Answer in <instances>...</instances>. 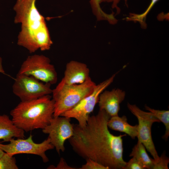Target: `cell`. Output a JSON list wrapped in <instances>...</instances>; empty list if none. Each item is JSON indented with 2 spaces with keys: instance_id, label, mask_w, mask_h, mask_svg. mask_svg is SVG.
<instances>
[{
  "instance_id": "603a6c76",
  "label": "cell",
  "mask_w": 169,
  "mask_h": 169,
  "mask_svg": "<svg viewBox=\"0 0 169 169\" xmlns=\"http://www.w3.org/2000/svg\"><path fill=\"white\" fill-rule=\"evenodd\" d=\"M56 169H74L67 165L63 158H61L60 161L56 167Z\"/></svg>"
},
{
  "instance_id": "44dd1931",
  "label": "cell",
  "mask_w": 169,
  "mask_h": 169,
  "mask_svg": "<svg viewBox=\"0 0 169 169\" xmlns=\"http://www.w3.org/2000/svg\"><path fill=\"white\" fill-rule=\"evenodd\" d=\"M86 163L80 169H108L97 162L90 159L86 160Z\"/></svg>"
},
{
  "instance_id": "9a60e30c",
  "label": "cell",
  "mask_w": 169,
  "mask_h": 169,
  "mask_svg": "<svg viewBox=\"0 0 169 169\" xmlns=\"http://www.w3.org/2000/svg\"><path fill=\"white\" fill-rule=\"evenodd\" d=\"M130 156L136 158L144 169H152L153 159L149 157L145 147L140 142L138 141L137 144L133 147Z\"/></svg>"
},
{
  "instance_id": "7c38bea8",
  "label": "cell",
  "mask_w": 169,
  "mask_h": 169,
  "mask_svg": "<svg viewBox=\"0 0 169 169\" xmlns=\"http://www.w3.org/2000/svg\"><path fill=\"white\" fill-rule=\"evenodd\" d=\"M89 77L90 70L85 64L71 61L67 64L64 76L61 80L68 84H80Z\"/></svg>"
},
{
  "instance_id": "ffe728a7",
  "label": "cell",
  "mask_w": 169,
  "mask_h": 169,
  "mask_svg": "<svg viewBox=\"0 0 169 169\" xmlns=\"http://www.w3.org/2000/svg\"><path fill=\"white\" fill-rule=\"evenodd\" d=\"M159 0H151V3L147 9L143 13L141 14H132L128 18V19L143 23V20L146 18V15L149 12L155 3Z\"/></svg>"
},
{
  "instance_id": "ac0fdd59",
  "label": "cell",
  "mask_w": 169,
  "mask_h": 169,
  "mask_svg": "<svg viewBox=\"0 0 169 169\" xmlns=\"http://www.w3.org/2000/svg\"><path fill=\"white\" fill-rule=\"evenodd\" d=\"M18 169L16 159L13 156L5 152L0 158V169Z\"/></svg>"
},
{
  "instance_id": "d4e9b609",
  "label": "cell",
  "mask_w": 169,
  "mask_h": 169,
  "mask_svg": "<svg viewBox=\"0 0 169 169\" xmlns=\"http://www.w3.org/2000/svg\"><path fill=\"white\" fill-rule=\"evenodd\" d=\"M5 152H4L0 148V158H1L5 153Z\"/></svg>"
},
{
  "instance_id": "7a4b0ae2",
  "label": "cell",
  "mask_w": 169,
  "mask_h": 169,
  "mask_svg": "<svg viewBox=\"0 0 169 169\" xmlns=\"http://www.w3.org/2000/svg\"><path fill=\"white\" fill-rule=\"evenodd\" d=\"M36 0H17L13 7L16 13L14 22L21 23L17 44L30 53L38 49H50L52 42L44 17L36 6Z\"/></svg>"
},
{
  "instance_id": "9c48e42d",
  "label": "cell",
  "mask_w": 169,
  "mask_h": 169,
  "mask_svg": "<svg viewBox=\"0 0 169 169\" xmlns=\"http://www.w3.org/2000/svg\"><path fill=\"white\" fill-rule=\"evenodd\" d=\"M127 106L138 120V141L144 145L154 159H158L159 156L152 139L151 128L153 123L160 121L151 113L142 110L136 105L128 103Z\"/></svg>"
},
{
  "instance_id": "277c9868",
  "label": "cell",
  "mask_w": 169,
  "mask_h": 169,
  "mask_svg": "<svg viewBox=\"0 0 169 169\" xmlns=\"http://www.w3.org/2000/svg\"><path fill=\"white\" fill-rule=\"evenodd\" d=\"M96 85L90 77L80 84H68L61 80L52 90V99L54 102L53 116H60L73 108L93 92Z\"/></svg>"
},
{
  "instance_id": "8fae6325",
  "label": "cell",
  "mask_w": 169,
  "mask_h": 169,
  "mask_svg": "<svg viewBox=\"0 0 169 169\" xmlns=\"http://www.w3.org/2000/svg\"><path fill=\"white\" fill-rule=\"evenodd\" d=\"M125 96V91L119 89H115L111 91L104 90L99 97V110H105L110 117L118 115L120 104Z\"/></svg>"
},
{
  "instance_id": "5b68a950",
  "label": "cell",
  "mask_w": 169,
  "mask_h": 169,
  "mask_svg": "<svg viewBox=\"0 0 169 169\" xmlns=\"http://www.w3.org/2000/svg\"><path fill=\"white\" fill-rule=\"evenodd\" d=\"M18 73L32 76L51 85L56 84L58 80L54 66L48 58L43 55L28 56L22 64Z\"/></svg>"
},
{
  "instance_id": "8992f818",
  "label": "cell",
  "mask_w": 169,
  "mask_h": 169,
  "mask_svg": "<svg viewBox=\"0 0 169 169\" xmlns=\"http://www.w3.org/2000/svg\"><path fill=\"white\" fill-rule=\"evenodd\" d=\"M118 73L96 84L91 94L83 99L73 108L65 112L60 116L74 118L78 121V125L80 127H85L90 115L98 103L100 94L113 82Z\"/></svg>"
},
{
  "instance_id": "d6986e66",
  "label": "cell",
  "mask_w": 169,
  "mask_h": 169,
  "mask_svg": "<svg viewBox=\"0 0 169 169\" xmlns=\"http://www.w3.org/2000/svg\"><path fill=\"white\" fill-rule=\"evenodd\" d=\"M169 163V158L165 153H163L158 159L155 160L153 158L152 169H168Z\"/></svg>"
},
{
  "instance_id": "2e32d148",
  "label": "cell",
  "mask_w": 169,
  "mask_h": 169,
  "mask_svg": "<svg viewBox=\"0 0 169 169\" xmlns=\"http://www.w3.org/2000/svg\"><path fill=\"white\" fill-rule=\"evenodd\" d=\"M120 0H90V2L93 12L96 15L98 20H107L110 23H112L115 19L114 16L112 15L107 14L105 13L100 7V4L104 2H113L112 5L113 8H115L117 10L119 9L117 4ZM125 1L126 4L127 0Z\"/></svg>"
},
{
  "instance_id": "e0dca14e",
  "label": "cell",
  "mask_w": 169,
  "mask_h": 169,
  "mask_svg": "<svg viewBox=\"0 0 169 169\" xmlns=\"http://www.w3.org/2000/svg\"><path fill=\"white\" fill-rule=\"evenodd\" d=\"M145 107L146 110L151 113L160 122H162L164 124L165 132L163 138L167 140L169 136V111L155 110L146 105Z\"/></svg>"
},
{
  "instance_id": "7402d4cb",
  "label": "cell",
  "mask_w": 169,
  "mask_h": 169,
  "mask_svg": "<svg viewBox=\"0 0 169 169\" xmlns=\"http://www.w3.org/2000/svg\"><path fill=\"white\" fill-rule=\"evenodd\" d=\"M124 169H144V168L136 158L132 157L128 162H126Z\"/></svg>"
},
{
  "instance_id": "3957f363",
  "label": "cell",
  "mask_w": 169,
  "mask_h": 169,
  "mask_svg": "<svg viewBox=\"0 0 169 169\" xmlns=\"http://www.w3.org/2000/svg\"><path fill=\"white\" fill-rule=\"evenodd\" d=\"M54 102L50 95L29 101H21L10 114L15 125L24 131L42 130L53 117Z\"/></svg>"
},
{
  "instance_id": "30bf717a",
  "label": "cell",
  "mask_w": 169,
  "mask_h": 169,
  "mask_svg": "<svg viewBox=\"0 0 169 169\" xmlns=\"http://www.w3.org/2000/svg\"><path fill=\"white\" fill-rule=\"evenodd\" d=\"M43 132L49 135L51 143L60 154V151L65 150L64 144L65 141L73 135V124L70 122V118L58 116L54 117L44 129Z\"/></svg>"
},
{
  "instance_id": "6da1fadb",
  "label": "cell",
  "mask_w": 169,
  "mask_h": 169,
  "mask_svg": "<svg viewBox=\"0 0 169 169\" xmlns=\"http://www.w3.org/2000/svg\"><path fill=\"white\" fill-rule=\"evenodd\" d=\"M110 116L104 110L89 117L85 127L73 124L74 134L68 139L74 151L79 156L93 160L108 169H124L122 137L115 136L108 129Z\"/></svg>"
},
{
  "instance_id": "4fadbf2b",
  "label": "cell",
  "mask_w": 169,
  "mask_h": 169,
  "mask_svg": "<svg viewBox=\"0 0 169 169\" xmlns=\"http://www.w3.org/2000/svg\"><path fill=\"white\" fill-rule=\"evenodd\" d=\"M24 131L19 128L7 115H0V140L9 142L13 138H24Z\"/></svg>"
},
{
  "instance_id": "cb8c5ba5",
  "label": "cell",
  "mask_w": 169,
  "mask_h": 169,
  "mask_svg": "<svg viewBox=\"0 0 169 169\" xmlns=\"http://www.w3.org/2000/svg\"><path fill=\"white\" fill-rule=\"evenodd\" d=\"M0 72L2 73H5L3 68L2 65V59L1 57H0Z\"/></svg>"
},
{
  "instance_id": "ba28073f",
  "label": "cell",
  "mask_w": 169,
  "mask_h": 169,
  "mask_svg": "<svg viewBox=\"0 0 169 169\" xmlns=\"http://www.w3.org/2000/svg\"><path fill=\"white\" fill-rule=\"evenodd\" d=\"M0 148L5 152L11 156L19 154H32L39 156L43 161L46 163L49 161L45 152L54 147L51 143L49 137L39 143L34 142L33 136L30 135L27 139L17 138L12 139L7 144L0 142Z\"/></svg>"
},
{
  "instance_id": "5bb4252c",
  "label": "cell",
  "mask_w": 169,
  "mask_h": 169,
  "mask_svg": "<svg viewBox=\"0 0 169 169\" xmlns=\"http://www.w3.org/2000/svg\"><path fill=\"white\" fill-rule=\"evenodd\" d=\"M127 120L125 115L111 117L108 121L107 125L111 130L125 133L131 138L134 139L137 137L138 134V125H131Z\"/></svg>"
},
{
  "instance_id": "52a82bcc",
  "label": "cell",
  "mask_w": 169,
  "mask_h": 169,
  "mask_svg": "<svg viewBox=\"0 0 169 169\" xmlns=\"http://www.w3.org/2000/svg\"><path fill=\"white\" fill-rule=\"evenodd\" d=\"M51 85L32 76L17 73L13 85V92L21 101H29L51 94Z\"/></svg>"
}]
</instances>
